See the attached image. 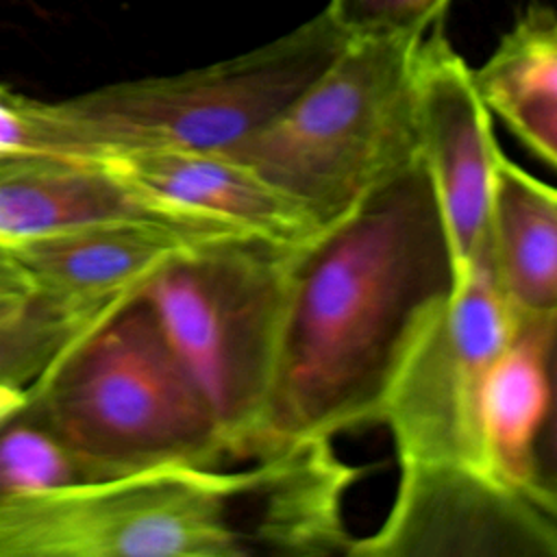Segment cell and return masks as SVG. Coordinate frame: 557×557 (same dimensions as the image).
Returning a JSON list of instances; mask_svg holds the SVG:
<instances>
[{"instance_id":"6da1fadb","label":"cell","mask_w":557,"mask_h":557,"mask_svg":"<svg viewBox=\"0 0 557 557\" xmlns=\"http://www.w3.org/2000/svg\"><path fill=\"white\" fill-rule=\"evenodd\" d=\"M453 289L450 246L418 163L305 248L246 457L379 424L407 348Z\"/></svg>"},{"instance_id":"7a4b0ae2","label":"cell","mask_w":557,"mask_h":557,"mask_svg":"<svg viewBox=\"0 0 557 557\" xmlns=\"http://www.w3.org/2000/svg\"><path fill=\"white\" fill-rule=\"evenodd\" d=\"M318 492L294 450L246 470L157 468L0 500V557H296Z\"/></svg>"},{"instance_id":"3957f363","label":"cell","mask_w":557,"mask_h":557,"mask_svg":"<svg viewBox=\"0 0 557 557\" xmlns=\"http://www.w3.org/2000/svg\"><path fill=\"white\" fill-rule=\"evenodd\" d=\"M89 479L213 468L228 453L196 383L135 294L81 331L28 405Z\"/></svg>"},{"instance_id":"277c9868","label":"cell","mask_w":557,"mask_h":557,"mask_svg":"<svg viewBox=\"0 0 557 557\" xmlns=\"http://www.w3.org/2000/svg\"><path fill=\"white\" fill-rule=\"evenodd\" d=\"M311 242L222 235L183 250L137 292L233 457H246L263 420L296 274Z\"/></svg>"},{"instance_id":"5b68a950","label":"cell","mask_w":557,"mask_h":557,"mask_svg":"<svg viewBox=\"0 0 557 557\" xmlns=\"http://www.w3.org/2000/svg\"><path fill=\"white\" fill-rule=\"evenodd\" d=\"M420 39H350L268 126L228 150L326 226L418 165Z\"/></svg>"},{"instance_id":"8992f818","label":"cell","mask_w":557,"mask_h":557,"mask_svg":"<svg viewBox=\"0 0 557 557\" xmlns=\"http://www.w3.org/2000/svg\"><path fill=\"white\" fill-rule=\"evenodd\" d=\"M350 37L322 9L237 57L168 76L109 83L59 100L102 150L187 148L228 152L263 126L346 48Z\"/></svg>"},{"instance_id":"52a82bcc","label":"cell","mask_w":557,"mask_h":557,"mask_svg":"<svg viewBox=\"0 0 557 557\" xmlns=\"http://www.w3.org/2000/svg\"><path fill=\"white\" fill-rule=\"evenodd\" d=\"M518 320L483 244L413 337L385 394L379 424L389 431L398 466L455 463L485 472L483 387Z\"/></svg>"},{"instance_id":"ba28073f","label":"cell","mask_w":557,"mask_h":557,"mask_svg":"<svg viewBox=\"0 0 557 557\" xmlns=\"http://www.w3.org/2000/svg\"><path fill=\"white\" fill-rule=\"evenodd\" d=\"M379 529L348 557H557V520L524 492L455 463H403Z\"/></svg>"},{"instance_id":"9c48e42d","label":"cell","mask_w":557,"mask_h":557,"mask_svg":"<svg viewBox=\"0 0 557 557\" xmlns=\"http://www.w3.org/2000/svg\"><path fill=\"white\" fill-rule=\"evenodd\" d=\"M413 109L418 163L437 205L457 283L485 244L500 144L474 67L455 50L442 22L416 46Z\"/></svg>"},{"instance_id":"30bf717a","label":"cell","mask_w":557,"mask_h":557,"mask_svg":"<svg viewBox=\"0 0 557 557\" xmlns=\"http://www.w3.org/2000/svg\"><path fill=\"white\" fill-rule=\"evenodd\" d=\"M233 233L194 220L126 218L35 237L9 250L30 276L39 300L94 324L133 298L183 250Z\"/></svg>"},{"instance_id":"8fae6325","label":"cell","mask_w":557,"mask_h":557,"mask_svg":"<svg viewBox=\"0 0 557 557\" xmlns=\"http://www.w3.org/2000/svg\"><path fill=\"white\" fill-rule=\"evenodd\" d=\"M100 168L159 209L287 244L315 239L322 224L309 207L246 161L215 150H109Z\"/></svg>"},{"instance_id":"7c38bea8","label":"cell","mask_w":557,"mask_h":557,"mask_svg":"<svg viewBox=\"0 0 557 557\" xmlns=\"http://www.w3.org/2000/svg\"><path fill=\"white\" fill-rule=\"evenodd\" d=\"M485 250L494 278L518 318L557 315V187L500 148Z\"/></svg>"},{"instance_id":"4fadbf2b","label":"cell","mask_w":557,"mask_h":557,"mask_svg":"<svg viewBox=\"0 0 557 557\" xmlns=\"http://www.w3.org/2000/svg\"><path fill=\"white\" fill-rule=\"evenodd\" d=\"M126 218L189 220L137 196L100 165L0 157V246L4 248L83 224Z\"/></svg>"},{"instance_id":"5bb4252c","label":"cell","mask_w":557,"mask_h":557,"mask_svg":"<svg viewBox=\"0 0 557 557\" xmlns=\"http://www.w3.org/2000/svg\"><path fill=\"white\" fill-rule=\"evenodd\" d=\"M555 318L518 320L490 368L481 398L483 468L524 494L548 403V346Z\"/></svg>"},{"instance_id":"9a60e30c","label":"cell","mask_w":557,"mask_h":557,"mask_svg":"<svg viewBox=\"0 0 557 557\" xmlns=\"http://www.w3.org/2000/svg\"><path fill=\"white\" fill-rule=\"evenodd\" d=\"M474 81L490 111L522 98H557V9L531 2L474 67Z\"/></svg>"},{"instance_id":"2e32d148","label":"cell","mask_w":557,"mask_h":557,"mask_svg":"<svg viewBox=\"0 0 557 557\" xmlns=\"http://www.w3.org/2000/svg\"><path fill=\"white\" fill-rule=\"evenodd\" d=\"M107 150L91 144L57 102L0 83V157L100 165Z\"/></svg>"},{"instance_id":"e0dca14e","label":"cell","mask_w":557,"mask_h":557,"mask_svg":"<svg viewBox=\"0 0 557 557\" xmlns=\"http://www.w3.org/2000/svg\"><path fill=\"white\" fill-rule=\"evenodd\" d=\"M78 481L83 466L30 407L0 429V500Z\"/></svg>"},{"instance_id":"ac0fdd59","label":"cell","mask_w":557,"mask_h":557,"mask_svg":"<svg viewBox=\"0 0 557 557\" xmlns=\"http://www.w3.org/2000/svg\"><path fill=\"white\" fill-rule=\"evenodd\" d=\"M89 326L37 298L24 315L0 322V381L30 387Z\"/></svg>"},{"instance_id":"d6986e66","label":"cell","mask_w":557,"mask_h":557,"mask_svg":"<svg viewBox=\"0 0 557 557\" xmlns=\"http://www.w3.org/2000/svg\"><path fill=\"white\" fill-rule=\"evenodd\" d=\"M450 0H329L326 13L350 39H422Z\"/></svg>"},{"instance_id":"ffe728a7","label":"cell","mask_w":557,"mask_h":557,"mask_svg":"<svg viewBox=\"0 0 557 557\" xmlns=\"http://www.w3.org/2000/svg\"><path fill=\"white\" fill-rule=\"evenodd\" d=\"M527 496L557 520V318L548 346V403L533 450Z\"/></svg>"},{"instance_id":"44dd1931","label":"cell","mask_w":557,"mask_h":557,"mask_svg":"<svg viewBox=\"0 0 557 557\" xmlns=\"http://www.w3.org/2000/svg\"><path fill=\"white\" fill-rule=\"evenodd\" d=\"M492 115L540 161L557 170V98H522L498 104Z\"/></svg>"},{"instance_id":"7402d4cb","label":"cell","mask_w":557,"mask_h":557,"mask_svg":"<svg viewBox=\"0 0 557 557\" xmlns=\"http://www.w3.org/2000/svg\"><path fill=\"white\" fill-rule=\"evenodd\" d=\"M37 302V292L9 248L0 246V322L24 315Z\"/></svg>"},{"instance_id":"603a6c76","label":"cell","mask_w":557,"mask_h":557,"mask_svg":"<svg viewBox=\"0 0 557 557\" xmlns=\"http://www.w3.org/2000/svg\"><path fill=\"white\" fill-rule=\"evenodd\" d=\"M30 405V387L0 381V429L26 411Z\"/></svg>"}]
</instances>
